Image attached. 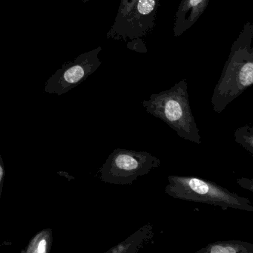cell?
Wrapping results in <instances>:
<instances>
[{"mask_svg":"<svg viewBox=\"0 0 253 253\" xmlns=\"http://www.w3.org/2000/svg\"><path fill=\"white\" fill-rule=\"evenodd\" d=\"M253 24L247 22L232 44L211 97L213 110L220 114L253 84Z\"/></svg>","mask_w":253,"mask_h":253,"instance_id":"cell-1","label":"cell"},{"mask_svg":"<svg viewBox=\"0 0 253 253\" xmlns=\"http://www.w3.org/2000/svg\"><path fill=\"white\" fill-rule=\"evenodd\" d=\"M142 104L147 113L161 120L183 140L198 145L202 143L191 109L186 78L176 83L170 89L152 94Z\"/></svg>","mask_w":253,"mask_h":253,"instance_id":"cell-2","label":"cell"},{"mask_svg":"<svg viewBox=\"0 0 253 253\" xmlns=\"http://www.w3.org/2000/svg\"><path fill=\"white\" fill-rule=\"evenodd\" d=\"M164 192L175 199L210 204L223 210L253 211L249 198L239 196L213 181L194 176L169 175Z\"/></svg>","mask_w":253,"mask_h":253,"instance_id":"cell-3","label":"cell"},{"mask_svg":"<svg viewBox=\"0 0 253 253\" xmlns=\"http://www.w3.org/2000/svg\"><path fill=\"white\" fill-rule=\"evenodd\" d=\"M161 167V160L150 152L115 149L99 170L100 178L106 183L131 185Z\"/></svg>","mask_w":253,"mask_h":253,"instance_id":"cell-4","label":"cell"},{"mask_svg":"<svg viewBox=\"0 0 253 253\" xmlns=\"http://www.w3.org/2000/svg\"><path fill=\"white\" fill-rule=\"evenodd\" d=\"M101 47H97L63 64L45 83V92L61 96L82 84L101 66Z\"/></svg>","mask_w":253,"mask_h":253,"instance_id":"cell-5","label":"cell"},{"mask_svg":"<svg viewBox=\"0 0 253 253\" xmlns=\"http://www.w3.org/2000/svg\"><path fill=\"white\" fill-rule=\"evenodd\" d=\"M159 5V0H136L131 11L115 21L106 38L126 41L147 36L155 27Z\"/></svg>","mask_w":253,"mask_h":253,"instance_id":"cell-6","label":"cell"},{"mask_svg":"<svg viewBox=\"0 0 253 253\" xmlns=\"http://www.w3.org/2000/svg\"><path fill=\"white\" fill-rule=\"evenodd\" d=\"M210 0H182L176 13L174 23V36L180 37L190 29L200 18Z\"/></svg>","mask_w":253,"mask_h":253,"instance_id":"cell-7","label":"cell"},{"mask_svg":"<svg viewBox=\"0 0 253 253\" xmlns=\"http://www.w3.org/2000/svg\"><path fill=\"white\" fill-rule=\"evenodd\" d=\"M155 232L152 223H147L124 241L109 249L105 253H137L153 239Z\"/></svg>","mask_w":253,"mask_h":253,"instance_id":"cell-8","label":"cell"},{"mask_svg":"<svg viewBox=\"0 0 253 253\" xmlns=\"http://www.w3.org/2000/svg\"><path fill=\"white\" fill-rule=\"evenodd\" d=\"M195 253H253V244L238 240L215 241L197 250Z\"/></svg>","mask_w":253,"mask_h":253,"instance_id":"cell-9","label":"cell"},{"mask_svg":"<svg viewBox=\"0 0 253 253\" xmlns=\"http://www.w3.org/2000/svg\"><path fill=\"white\" fill-rule=\"evenodd\" d=\"M53 242L52 230L45 229L41 230L29 241L26 250L22 253H48L51 250Z\"/></svg>","mask_w":253,"mask_h":253,"instance_id":"cell-10","label":"cell"},{"mask_svg":"<svg viewBox=\"0 0 253 253\" xmlns=\"http://www.w3.org/2000/svg\"><path fill=\"white\" fill-rule=\"evenodd\" d=\"M235 140L251 155H253V127L252 124H247L234 132Z\"/></svg>","mask_w":253,"mask_h":253,"instance_id":"cell-11","label":"cell"},{"mask_svg":"<svg viewBox=\"0 0 253 253\" xmlns=\"http://www.w3.org/2000/svg\"><path fill=\"white\" fill-rule=\"evenodd\" d=\"M136 0H121L119 8H118V14L115 17V21L120 20L124 16L126 15L135 3Z\"/></svg>","mask_w":253,"mask_h":253,"instance_id":"cell-12","label":"cell"},{"mask_svg":"<svg viewBox=\"0 0 253 253\" xmlns=\"http://www.w3.org/2000/svg\"><path fill=\"white\" fill-rule=\"evenodd\" d=\"M127 47L131 51H136L138 53H147V48H146V44L142 38H135V39L131 40V42L127 44Z\"/></svg>","mask_w":253,"mask_h":253,"instance_id":"cell-13","label":"cell"},{"mask_svg":"<svg viewBox=\"0 0 253 253\" xmlns=\"http://www.w3.org/2000/svg\"><path fill=\"white\" fill-rule=\"evenodd\" d=\"M237 184L239 185L241 188L247 189L253 193V179H249L247 177H241L236 180Z\"/></svg>","mask_w":253,"mask_h":253,"instance_id":"cell-14","label":"cell"},{"mask_svg":"<svg viewBox=\"0 0 253 253\" xmlns=\"http://www.w3.org/2000/svg\"><path fill=\"white\" fill-rule=\"evenodd\" d=\"M5 169L1 152H0V199L2 197V188H3L4 179H5Z\"/></svg>","mask_w":253,"mask_h":253,"instance_id":"cell-15","label":"cell"},{"mask_svg":"<svg viewBox=\"0 0 253 253\" xmlns=\"http://www.w3.org/2000/svg\"><path fill=\"white\" fill-rule=\"evenodd\" d=\"M82 1L84 3H87V2H90L91 0H82Z\"/></svg>","mask_w":253,"mask_h":253,"instance_id":"cell-16","label":"cell"}]
</instances>
